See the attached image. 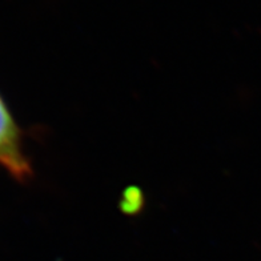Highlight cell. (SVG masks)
I'll return each instance as SVG.
<instances>
[{"label": "cell", "instance_id": "6da1fadb", "mask_svg": "<svg viewBox=\"0 0 261 261\" xmlns=\"http://www.w3.org/2000/svg\"><path fill=\"white\" fill-rule=\"evenodd\" d=\"M0 168L16 181L32 177V165L25 153L23 132L0 95Z\"/></svg>", "mask_w": 261, "mask_h": 261}]
</instances>
